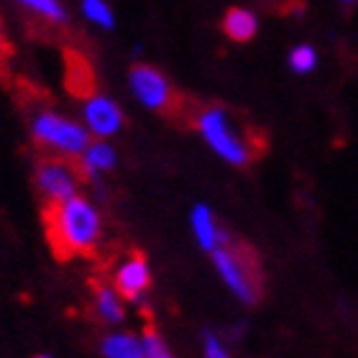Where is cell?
Returning <instances> with one entry per match:
<instances>
[{
	"mask_svg": "<svg viewBox=\"0 0 358 358\" xmlns=\"http://www.w3.org/2000/svg\"><path fill=\"white\" fill-rule=\"evenodd\" d=\"M143 345V356L149 358H169V348L164 345V341L154 333V330H146V336L141 338Z\"/></svg>",
	"mask_w": 358,
	"mask_h": 358,
	"instance_id": "18",
	"label": "cell"
},
{
	"mask_svg": "<svg viewBox=\"0 0 358 358\" xmlns=\"http://www.w3.org/2000/svg\"><path fill=\"white\" fill-rule=\"evenodd\" d=\"M103 353L108 358H141L143 345H141V341H136L134 336L115 333V336L103 341Z\"/></svg>",
	"mask_w": 358,
	"mask_h": 358,
	"instance_id": "14",
	"label": "cell"
},
{
	"mask_svg": "<svg viewBox=\"0 0 358 358\" xmlns=\"http://www.w3.org/2000/svg\"><path fill=\"white\" fill-rule=\"evenodd\" d=\"M18 3H23L31 10H36L38 15H44L49 21H67V10L59 6V0H18Z\"/></svg>",
	"mask_w": 358,
	"mask_h": 358,
	"instance_id": "15",
	"label": "cell"
},
{
	"mask_svg": "<svg viewBox=\"0 0 358 358\" xmlns=\"http://www.w3.org/2000/svg\"><path fill=\"white\" fill-rule=\"evenodd\" d=\"M149 287H151V268L146 264V259H143V254L136 251L126 264H120L118 274H115V289L120 292V297L134 302Z\"/></svg>",
	"mask_w": 358,
	"mask_h": 358,
	"instance_id": "8",
	"label": "cell"
},
{
	"mask_svg": "<svg viewBox=\"0 0 358 358\" xmlns=\"http://www.w3.org/2000/svg\"><path fill=\"white\" fill-rule=\"evenodd\" d=\"M205 356L208 358H225L223 343L215 336H205Z\"/></svg>",
	"mask_w": 358,
	"mask_h": 358,
	"instance_id": "19",
	"label": "cell"
},
{
	"mask_svg": "<svg viewBox=\"0 0 358 358\" xmlns=\"http://www.w3.org/2000/svg\"><path fill=\"white\" fill-rule=\"evenodd\" d=\"M131 87L134 95L141 100L149 110L159 113H172L174 105L179 103V97L174 95L172 85L166 83V77L162 72H157L154 67H134L131 72Z\"/></svg>",
	"mask_w": 358,
	"mask_h": 358,
	"instance_id": "5",
	"label": "cell"
},
{
	"mask_svg": "<svg viewBox=\"0 0 358 358\" xmlns=\"http://www.w3.org/2000/svg\"><path fill=\"white\" fill-rule=\"evenodd\" d=\"M36 182L49 200H67V197L77 194V187H80V177H77L75 166L62 162V159L44 162L38 166Z\"/></svg>",
	"mask_w": 358,
	"mask_h": 358,
	"instance_id": "6",
	"label": "cell"
},
{
	"mask_svg": "<svg viewBox=\"0 0 358 358\" xmlns=\"http://www.w3.org/2000/svg\"><path fill=\"white\" fill-rule=\"evenodd\" d=\"M213 262L220 271L223 282L231 287V292L246 305H256L262 297V276H259V262L251 254L248 246H241L233 238L223 236L213 251Z\"/></svg>",
	"mask_w": 358,
	"mask_h": 358,
	"instance_id": "2",
	"label": "cell"
},
{
	"mask_svg": "<svg viewBox=\"0 0 358 358\" xmlns=\"http://www.w3.org/2000/svg\"><path fill=\"white\" fill-rule=\"evenodd\" d=\"M343 3H356V0H343Z\"/></svg>",
	"mask_w": 358,
	"mask_h": 358,
	"instance_id": "20",
	"label": "cell"
},
{
	"mask_svg": "<svg viewBox=\"0 0 358 358\" xmlns=\"http://www.w3.org/2000/svg\"><path fill=\"white\" fill-rule=\"evenodd\" d=\"M41 223L54 259L59 262L90 256L103 236L100 213L80 194H72L67 200H49L41 213Z\"/></svg>",
	"mask_w": 358,
	"mask_h": 358,
	"instance_id": "1",
	"label": "cell"
},
{
	"mask_svg": "<svg viewBox=\"0 0 358 358\" xmlns=\"http://www.w3.org/2000/svg\"><path fill=\"white\" fill-rule=\"evenodd\" d=\"M67 87L75 97L95 95V75L80 52H67Z\"/></svg>",
	"mask_w": 358,
	"mask_h": 358,
	"instance_id": "9",
	"label": "cell"
},
{
	"mask_svg": "<svg viewBox=\"0 0 358 358\" xmlns=\"http://www.w3.org/2000/svg\"><path fill=\"white\" fill-rule=\"evenodd\" d=\"M83 13L92 23L103 26V29H110L113 26V13L105 0H83Z\"/></svg>",
	"mask_w": 358,
	"mask_h": 358,
	"instance_id": "17",
	"label": "cell"
},
{
	"mask_svg": "<svg viewBox=\"0 0 358 358\" xmlns=\"http://www.w3.org/2000/svg\"><path fill=\"white\" fill-rule=\"evenodd\" d=\"M115 166V151L110 143L97 141L90 143L87 149L83 151V169L85 172H110Z\"/></svg>",
	"mask_w": 358,
	"mask_h": 358,
	"instance_id": "12",
	"label": "cell"
},
{
	"mask_svg": "<svg viewBox=\"0 0 358 358\" xmlns=\"http://www.w3.org/2000/svg\"><path fill=\"white\" fill-rule=\"evenodd\" d=\"M223 31L228 38L238 41V44H246V41H251L256 36L259 21H256V15L251 10H246V8H231L223 18Z\"/></svg>",
	"mask_w": 358,
	"mask_h": 358,
	"instance_id": "10",
	"label": "cell"
},
{
	"mask_svg": "<svg viewBox=\"0 0 358 358\" xmlns=\"http://www.w3.org/2000/svg\"><path fill=\"white\" fill-rule=\"evenodd\" d=\"M85 123L97 138H108L123 128V113L110 97L90 95L85 103Z\"/></svg>",
	"mask_w": 358,
	"mask_h": 358,
	"instance_id": "7",
	"label": "cell"
},
{
	"mask_svg": "<svg viewBox=\"0 0 358 358\" xmlns=\"http://www.w3.org/2000/svg\"><path fill=\"white\" fill-rule=\"evenodd\" d=\"M95 305H97V313L103 317L105 322H120L123 320V302H120V292L110 289V287H105L100 284L95 292Z\"/></svg>",
	"mask_w": 358,
	"mask_h": 358,
	"instance_id": "13",
	"label": "cell"
},
{
	"mask_svg": "<svg viewBox=\"0 0 358 358\" xmlns=\"http://www.w3.org/2000/svg\"><path fill=\"white\" fill-rule=\"evenodd\" d=\"M197 131L210 143V149L215 151L220 159H225L228 164L246 166L254 159L251 146L233 131L231 120H228L223 108H210V110L202 113L200 118H197Z\"/></svg>",
	"mask_w": 358,
	"mask_h": 358,
	"instance_id": "3",
	"label": "cell"
},
{
	"mask_svg": "<svg viewBox=\"0 0 358 358\" xmlns=\"http://www.w3.org/2000/svg\"><path fill=\"white\" fill-rule=\"evenodd\" d=\"M315 64H317V54H315L313 46H294L289 54V67L299 75H307V72H313Z\"/></svg>",
	"mask_w": 358,
	"mask_h": 358,
	"instance_id": "16",
	"label": "cell"
},
{
	"mask_svg": "<svg viewBox=\"0 0 358 358\" xmlns=\"http://www.w3.org/2000/svg\"><path fill=\"white\" fill-rule=\"evenodd\" d=\"M192 231H194V238L200 243L205 251H213V248L223 241L225 233L217 231V223L213 213H210L208 205H194L192 210Z\"/></svg>",
	"mask_w": 358,
	"mask_h": 358,
	"instance_id": "11",
	"label": "cell"
},
{
	"mask_svg": "<svg viewBox=\"0 0 358 358\" xmlns=\"http://www.w3.org/2000/svg\"><path fill=\"white\" fill-rule=\"evenodd\" d=\"M34 138L44 146L72 154V157H80L90 146L87 128L77 126V123L62 118V115H54V113H38L34 118Z\"/></svg>",
	"mask_w": 358,
	"mask_h": 358,
	"instance_id": "4",
	"label": "cell"
}]
</instances>
